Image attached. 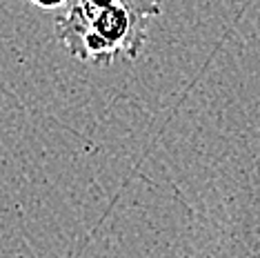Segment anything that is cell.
<instances>
[{"mask_svg":"<svg viewBox=\"0 0 260 258\" xmlns=\"http://www.w3.org/2000/svg\"><path fill=\"white\" fill-rule=\"evenodd\" d=\"M160 0H69L54 29L67 54L80 62L109 67L118 58L140 56Z\"/></svg>","mask_w":260,"mask_h":258,"instance_id":"6da1fadb","label":"cell"},{"mask_svg":"<svg viewBox=\"0 0 260 258\" xmlns=\"http://www.w3.org/2000/svg\"><path fill=\"white\" fill-rule=\"evenodd\" d=\"M27 3H31L34 7L38 9H49V11H60L67 7L69 0H27Z\"/></svg>","mask_w":260,"mask_h":258,"instance_id":"7a4b0ae2","label":"cell"}]
</instances>
